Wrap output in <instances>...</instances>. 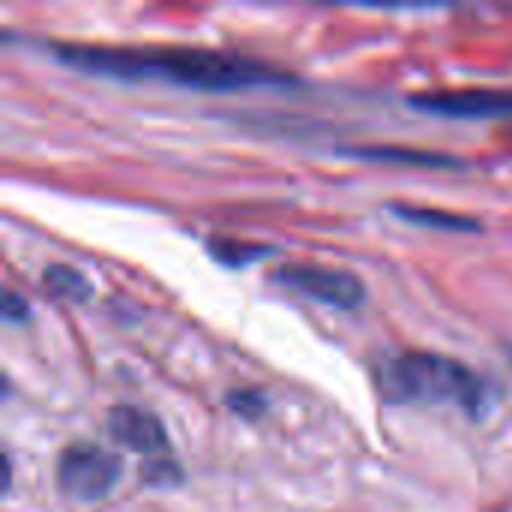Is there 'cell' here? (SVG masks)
Segmentation results:
<instances>
[{"label":"cell","instance_id":"cell-1","mask_svg":"<svg viewBox=\"0 0 512 512\" xmlns=\"http://www.w3.org/2000/svg\"><path fill=\"white\" fill-rule=\"evenodd\" d=\"M54 57L66 66H75L90 75H108L123 81H168L192 90H246L261 84H288L291 75L267 63L213 51V48H186V45H54Z\"/></svg>","mask_w":512,"mask_h":512},{"label":"cell","instance_id":"cell-2","mask_svg":"<svg viewBox=\"0 0 512 512\" xmlns=\"http://www.w3.org/2000/svg\"><path fill=\"white\" fill-rule=\"evenodd\" d=\"M378 390L387 402H453L468 414L483 408V381L459 360L429 351L387 357L378 366Z\"/></svg>","mask_w":512,"mask_h":512},{"label":"cell","instance_id":"cell-3","mask_svg":"<svg viewBox=\"0 0 512 512\" xmlns=\"http://www.w3.org/2000/svg\"><path fill=\"white\" fill-rule=\"evenodd\" d=\"M123 474L120 459L90 441L69 444L57 459V486L63 495L75 501H99L105 498Z\"/></svg>","mask_w":512,"mask_h":512},{"label":"cell","instance_id":"cell-4","mask_svg":"<svg viewBox=\"0 0 512 512\" xmlns=\"http://www.w3.org/2000/svg\"><path fill=\"white\" fill-rule=\"evenodd\" d=\"M276 282L336 309H354L363 300V285L348 270L318 264H285L276 270Z\"/></svg>","mask_w":512,"mask_h":512},{"label":"cell","instance_id":"cell-5","mask_svg":"<svg viewBox=\"0 0 512 512\" xmlns=\"http://www.w3.org/2000/svg\"><path fill=\"white\" fill-rule=\"evenodd\" d=\"M411 105L429 114L456 117V120H489V117H512V90H438V93H417Z\"/></svg>","mask_w":512,"mask_h":512},{"label":"cell","instance_id":"cell-6","mask_svg":"<svg viewBox=\"0 0 512 512\" xmlns=\"http://www.w3.org/2000/svg\"><path fill=\"white\" fill-rule=\"evenodd\" d=\"M105 429L108 435L138 453V456H147V459H159L168 453V435H165V426L162 420L147 411V408H138V405H114L105 417Z\"/></svg>","mask_w":512,"mask_h":512},{"label":"cell","instance_id":"cell-7","mask_svg":"<svg viewBox=\"0 0 512 512\" xmlns=\"http://www.w3.org/2000/svg\"><path fill=\"white\" fill-rule=\"evenodd\" d=\"M354 159L369 162H402V165H423V168H459L462 162L447 153H426V150H408V147H357L348 150Z\"/></svg>","mask_w":512,"mask_h":512},{"label":"cell","instance_id":"cell-8","mask_svg":"<svg viewBox=\"0 0 512 512\" xmlns=\"http://www.w3.org/2000/svg\"><path fill=\"white\" fill-rule=\"evenodd\" d=\"M42 285L48 288V294H54L60 300H69V303H84L93 294V285L87 282V276L78 273L69 264H51V267H45Z\"/></svg>","mask_w":512,"mask_h":512},{"label":"cell","instance_id":"cell-9","mask_svg":"<svg viewBox=\"0 0 512 512\" xmlns=\"http://www.w3.org/2000/svg\"><path fill=\"white\" fill-rule=\"evenodd\" d=\"M393 213H399V219L423 225V228H441V231H477L480 222L459 216V213H447V210H429V207H408V204H393Z\"/></svg>","mask_w":512,"mask_h":512},{"label":"cell","instance_id":"cell-10","mask_svg":"<svg viewBox=\"0 0 512 512\" xmlns=\"http://www.w3.org/2000/svg\"><path fill=\"white\" fill-rule=\"evenodd\" d=\"M207 249H210V255L219 258L225 267H246V264H252L255 258H264V255L273 252V249H267V246H261V243L225 240V237H210Z\"/></svg>","mask_w":512,"mask_h":512},{"label":"cell","instance_id":"cell-11","mask_svg":"<svg viewBox=\"0 0 512 512\" xmlns=\"http://www.w3.org/2000/svg\"><path fill=\"white\" fill-rule=\"evenodd\" d=\"M141 480L147 486H177L183 480V471L171 462V456H159L141 465Z\"/></svg>","mask_w":512,"mask_h":512},{"label":"cell","instance_id":"cell-12","mask_svg":"<svg viewBox=\"0 0 512 512\" xmlns=\"http://www.w3.org/2000/svg\"><path fill=\"white\" fill-rule=\"evenodd\" d=\"M228 405L240 414V417H258L264 411V396L255 390H240L228 396Z\"/></svg>","mask_w":512,"mask_h":512},{"label":"cell","instance_id":"cell-13","mask_svg":"<svg viewBox=\"0 0 512 512\" xmlns=\"http://www.w3.org/2000/svg\"><path fill=\"white\" fill-rule=\"evenodd\" d=\"M3 318L9 324H21L27 318V300L18 297L12 288H6V294H3Z\"/></svg>","mask_w":512,"mask_h":512}]
</instances>
